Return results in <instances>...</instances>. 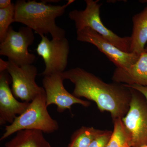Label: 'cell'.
<instances>
[{
    "label": "cell",
    "instance_id": "cell-1",
    "mask_svg": "<svg viewBox=\"0 0 147 147\" xmlns=\"http://www.w3.org/2000/svg\"><path fill=\"white\" fill-rule=\"evenodd\" d=\"M65 79L74 85L72 94L94 101L101 111L111 114L113 120L122 119L129 109L131 98L130 88L123 84H108L94 74L79 67L62 73Z\"/></svg>",
    "mask_w": 147,
    "mask_h": 147
},
{
    "label": "cell",
    "instance_id": "cell-2",
    "mask_svg": "<svg viewBox=\"0 0 147 147\" xmlns=\"http://www.w3.org/2000/svg\"><path fill=\"white\" fill-rule=\"evenodd\" d=\"M74 1H69L63 5H53L47 4L45 1L39 2L35 0H18L15 4L14 22L24 24L40 37L50 34L53 38L65 37V31L55 21Z\"/></svg>",
    "mask_w": 147,
    "mask_h": 147
},
{
    "label": "cell",
    "instance_id": "cell-3",
    "mask_svg": "<svg viewBox=\"0 0 147 147\" xmlns=\"http://www.w3.org/2000/svg\"><path fill=\"white\" fill-rule=\"evenodd\" d=\"M45 90L29 103L24 113L16 117L12 123L6 126L0 140L3 141L21 130L34 129L43 133H53L59 128L58 122L48 113Z\"/></svg>",
    "mask_w": 147,
    "mask_h": 147
},
{
    "label": "cell",
    "instance_id": "cell-4",
    "mask_svg": "<svg viewBox=\"0 0 147 147\" xmlns=\"http://www.w3.org/2000/svg\"><path fill=\"white\" fill-rule=\"evenodd\" d=\"M98 1L86 0L85 9L71 11L69 13V17L75 22L77 30L90 28L122 51L131 53V36H119L104 26L100 17L101 4Z\"/></svg>",
    "mask_w": 147,
    "mask_h": 147
},
{
    "label": "cell",
    "instance_id": "cell-5",
    "mask_svg": "<svg viewBox=\"0 0 147 147\" xmlns=\"http://www.w3.org/2000/svg\"><path fill=\"white\" fill-rule=\"evenodd\" d=\"M130 89L129 109L121 120L129 146H143L147 145V102L140 92L131 88Z\"/></svg>",
    "mask_w": 147,
    "mask_h": 147
},
{
    "label": "cell",
    "instance_id": "cell-6",
    "mask_svg": "<svg viewBox=\"0 0 147 147\" xmlns=\"http://www.w3.org/2000/svg\"><path fill=\"white\" fill-rule=\"evenodd\" d=\"M5 71L11 78L13 95L24 102H31L44 90L36 82L37 69L33 65L18 66L10 61H5L1 59L0 72Z\"/></svg>",
    "mask_w": 147,
    "mask_h": 147
},
{
    "label": "cell",
    "instance_id": "cell-7",
    "mask_svg": "<svg viewBox=\"0 0 147 147\" xmlns=\"http://www.w3.org/2000/svg\"><path fill=\"white\" fill-rule=\"evenodd\" d=\"M34 39L33 30L28 27H21L16 32L10 26L5 38L1 42L0 55L7 57L8 61L18 66L32 65L36 57L29 53L28 49Z\"/></svg>",
    "mask_w": 147,
    "mask_h": 147
},
{
    "label": "cell",
    "instance_id": "cell-8",
    "mask_svg": "<svg viewBox=\"0 0 147 147\" xmlns=\"http://www.w3.org/2000/svg\"><path fill=\"white\" fill-rule=\"evenodd\" d=\"M41 38L36 51L45 63V68L42 75L46 76L63 73L68 63L69 52L68 40L65 37L53 38L52 40L46 36H42Z\"/></svg>",
    "mask_w": 147,
    "mask_h": 147
},
{
    "label": "cell",
    "instance_id": "cell-9",
    "mask_svg": "<svg viewBox=\"0 0 147 147\" xmlns=\"http://www.w3.org/2000/svg\"><path fill=\"white\" fill-rule=\"evenodd\" d=\"M76 39L81 42H88L96 46L117 66L128 68L139 59L140 55L136 53L122 51L89 28L76 31Z\"/></svg>",
    "mask_w": 147,
    "mask_h": 147
},
{
    "label": "cell",
    "instance_id": "cell-10",
    "mask_svg": "<svg viewBox=\"0 0 147 147\" xmlns=\"http://www.w3.org/2000/svg\"><path fill=\"white\" fill-rule=\"evenodd\" d=\"M62 73L53 74L44 76L42 79L43 88L46 93L47 107L55 104L57 106L58 112L62 113L66 110L70 111L71 106L74 104H80L85 107L89 106L90 102L76 97L65 89L63 86V82L65 79Z\"/></svg>",
    "mask_w": 147,
    "mask_h": 147
},
{
    "label": "cell",
    "instance_id": "cell-11",
    "mask_svg": "<svg viewBox=\"0 0 147 147\" xmlns=\"http://www.w3.org/2000/svg\"><path fill=\"white\" fill-rule=\"evenodd\" d=\"M6 71L0 72V125L13 122L17 115H21L30 102L16 99L9 87L10 80Z\"/></svg>",
    "mask_w": 147,
    "mask_h": 147
},
{
    "label": "cell",
    "instance_id": "cell-12",
    "mask_svg": "<svg viewBox=\"0 0 147 147\" xmlns=\"http://www.w3.org/2000/svg\"><path fill=\"white\" fill-rule=\"evenodd\" d=\"M113 80L118 84L147 86V53H142L138 61L128 68L117 67Z\"/></svg>",
    "mask_w": 147,
    "mask_h": 147
},
{
    "label": "cell",
    "instance_id": "cell-13",
    "mask_svg": "<svg viewBox=\"0 0 147 147\" xmlns=\"http://www.w3.org/2000/svg\"><path fill=\"white\" fill-rule=\"evenodd\" d=\"M140 1L147 4V0ZM132 23L130 53L140 55L144 52L147 42V5L141 12L133 16Z\"/></svg>",
    "mask_w": 147,
    "mask_h": 147
},
{
    "label": "cell",
    "instance_id": "cell-14",
    "mask_svg": "<svg viewBox=\"0 0 147 147\" xmlns=\"http://www.w3.org/2000/svg\"><path fill=\"white\" fill-rule=\"evenodd\" d=\"M5 147H51V146L42 131L26 129L18 131L15 137L6 143Z\"/></svg>",
    "mask_w": 147,
    "mask_h": 147
},
{
    "label": "cell",
    "instance_id": "cell-15",
    "mask_svg": "<svg viewBox=\"0 0 147 147\" xmlns=\"http://www.w3.org/2000/svg\"><path fill=\"white\" fill-rule=\"evenodd\" d=\"M101 131L93 127H82L73 133L68 147H89Z\"/></svg>",
    "mask_w": 147,
    "mask_h": 147
},
{
    "label": "cell",
    "instance_id": "cell-16",
    "mask_svg": "<svg viewBox=\"0 0 147 147\" xmlns=\"http://www.w3.org/2000/svg\"><path fill=\"white\" fill-rule=\"evenodd\" d=\"M114 121V130L106 147H126L128 139L121 119Z\"/></svg>",
    "mask_w": 147,
    "mask_h": 147
},
{
    "label": "cell",
    "instance_id": "cell-17",
    "mask_svg": "<svg viewBox=\"0 0 147 147\" xmlns=\"http://www.w3.org/2000/svg\"><path fill=\"white\" fill-rule=\"evenodd\" d=\"M15 4L5 9H0V42H2L6 36L11 24L14 22L15 16Z\"/></svg>",
    "mask_w": 147,
    "mask_h": 147
},
{
    "label": "cell",
    "instance_id": "cell-18",
    "mask_svg": "<svg viewBox=\"0 0 147 147\" xmlns=\"http://www.w3.org/2000/svg\"><path fill=\"white\" fill-rule=\"evenodd\" d=\"M113 131H101L92 141L89 147H106L110 141Z\"/></svg>",
    "mask_w": 147,
    "mask_h": 147
},
{
    "label": "cell",
    "instance_id": "cell-19",
    "mask_svg": "<svg viewBox=\"0 0 147 147\" xmlns=\"http://www.w3.org/2000/svg\"><path fill=\"white\" fill-rule=\"evenodd\" d=\"M125 86L131 88L140 92L144 97L147 102V86H139L137 85H128L123 84Z\"/></svg>",
    "mask_w": 147,
    "mask_h": 147
},
{
    "label": "cell",
    "instance_id": "cell-20",
    "mask_svg": "<svg viewBox=\"0 0 147 147\" xmlns=\"http://www.w3.org/2000/svg\"><path fill=\"white\" fill-rule=\"evenodd\" d=\"M10 0H1L0 1V9L8 8L12 4Z\"/></svg>",
    "mask_w": 147,
    "mask_h": 147
},
{
    "label": "cell",
    "instance_id": "cell-21",
    "mask_svg": "<svg viewBox=\"0 0 147 147\" xmlns=\"http://www.w3.org/2000/svg\"><path fill=\"white\" fill-rule=\"evenodd\" d=\"M126 147H130V146H129V145H127V146ZM147 147V145H146V146H141V147Z\"/></svg>",
    "mask_w": 147,
    "mask_h": 147
},
{
    "label": "cell",
    "instance_id": "cell-22",
    "mask_svg": "<svg viewBox=\"0 0 147 147\" xmlns=\"http://www.w3.org/2000/svg\"><path fill=\"white\" fill-rule=\"evenodd\" d=\"M145 51L147 53V47H146V48H145Z\"/></svg>",
    "mask_w": 147,
    "mask_h": 147
}]
</instances>
